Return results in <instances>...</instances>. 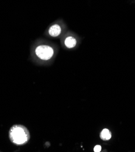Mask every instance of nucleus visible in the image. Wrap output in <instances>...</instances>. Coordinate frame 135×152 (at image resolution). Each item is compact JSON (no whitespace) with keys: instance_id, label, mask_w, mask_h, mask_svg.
I'll return each instance as SVG.
<instances>
[{"instance_id":"1","label":"nucleus","mask_w":135,"mask_h":152,"mask_svg":"<svg viewBox=\"0 0 135 152\" xmlns=\"http://www.w3.org/2000/svg\"><path fill=\"white\" fill-rule=\"evenodd\" d=\"M10 140L15 145H21L26 144L30 140V133L25 126H13L9 133Z\"/></svg>"},{"instance_id":"2","label":"nucleus","mask_w":135,"mask_h":152,"mask_svg":"<svg viewBox=\"0 0 135 152\" xmlns=\"http://www.w3.org/2000/svg\"><path fill=\"white\" fill-rule=\"evenodd\" d=\"M54 49L47 45H41L35 49L37 56L42 60H49L54 55Z\"/></svg>"},{"instance_id":"3","label":"nucleus","mask_w":135,"mask_h":152,"mask_svg":"<svg viewBox=\"0 0 135 152\" xmlns=\"http://www.w3.org/2000/svg\"><path fill=\"white\" fill-rule=\"evenodd\" d=\"M61 27L58 24L52 26L49 29V34L51 37H58L61 33Z\"/></svg>"},{"instance_id":"4","label":"nucleus","mask_w":135,"mask_h":152,"mask_svg":"<svg viewBox=\"0 0 135 152\" xmlns=\"http://www.w3.org/2000/svg\"><path fill=\"white\" fill-rule=\"evenodd\" d=\"M76 44H77L76 39L72 37H69L66 38L65 41V45L68 48H69V49L74 48L76 46Z\"/></svg>"},{"instance_id":"5","label":"nucleus","mask_w":135,"mask_h":152,"mask_svg":"<svg viewBox=\"0 0 135 152\" xmlns=\"http://www.w3.org/2000/svg\"><path fill=\"white\" fill-rule=\"evenodd\" d=\"M100 138L104 141H108L111 138V134L108 129H105L100 133Z\"/></svg>"},{"instance_id":"6","label":"nucleus","mask_w":135,"mask_h":152,"mask_svg":"<svg viewBox=\"0 0 135 152\" xmlns=\"http://www.w3.org/2000/svg\"><path fill=\"white\" fill-rule=\"evenodd\" d=\"M101 149H102L101 146L98 145H96V146L94 147V151L95 152H99V151H101Z\"/></svg>"}]
</instances>
